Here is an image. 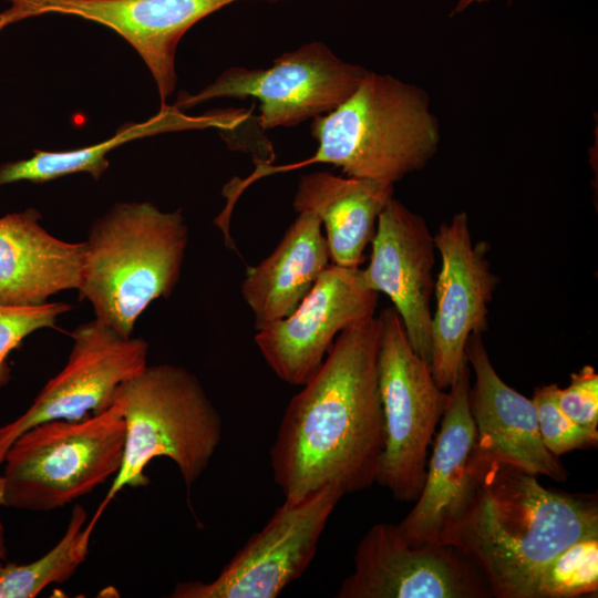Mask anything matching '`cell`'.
<instances>
[{"label":"cell","mask_w":598,"mask_h":598,"mask_svg":"<svg viewBox=\"0 0 598 598\" xmlns=\"http://www.w3.org/2000/svg\"><path fill=\"white\" fill-rule=\"evenodd\" d=\"M381 334L379 316L342 330L320 369L289 401L270 448L285 501L327 487L346 495L375 483L384 447Z\"/></svg>","instance_id":"6da1fadb"},{"label":"cell","mask_w":598,"mask_h":598,"mask_svg":"<svg viewBox=\"0 0 598 598\" xmlns=\"http://www.w3.org/2000/svg\"><path fill=\"white\" fill-rule=\"evenodd\" d=\"M367 73L313 41L281 54L269 68L231 66L197 94H179L174 107L217 97H255L260 102L258 122L264 130L295 126L337 109Z\"/></svg>","instance_id":"ba28073f"},{"label":"cell","mask_w":598,"mask_h":598,"mask_svg":"<svg viewBox=\"0 0 598 598\" xmlns=\"http://www.w3.org/2000/svg\"><path fill=\"white\" fill-rule=\"evenodd\" d=\"M536 476L475 447L443 528L440 544L477 567L492 597L528 598L545 564L574 543L598 536L596 496L551 491Z\"/></svg>","instance_id":"7a4b0ae2"},{"label":"cell","mask_w":598,"mask_h":598,"mask_svg":"<svg viewBox=\"0 0 598 598\" xmlns=\"http://www.w3.org/2000/svg\"><path fill=\"white\" fill-rule=\"evenodd\" d=\"M433 239L441 266L433 293L430 364L436 384L448 390L466 363L470 337L488 327V305L498 277L488 260L489 244L473 241L465 212L441 224Z\"/></svg>","instance_id":"7c38bea8"},{"label":"cell","mask_w":598,"mask_h":598,"mask_svg":"<svg viewBox=\"0 0 598 598\" xmlns=\"http://www.w3.org/2000/svg\"><path fill=\"white\" fill-rule=\"evenodd\" d=\"M124 442L125 422L116 402L80 420L33 425L4 455V507L48 512L87 495L116 475Z\"/></svg>","instance_id":"8992f818"},{"label":"cell","mask_w":598,"mask_h":598,"mask_svg":"<svg viewBox=\"0 0 598 598\" xmlns=\"http://www.w3.org/2000/svg\"><path fill=\"white\" fill-rule=\"evenodd\" d=\"M125 422L121 467L83 529L90 542L107 505L125 487L148 483L144 470L158 456L173 461L187 488L207 470L223 435V421L198 378L174 364L146 365L116 390Z\"/></svg>","instance_id":"5b68a950"},{"label":"cell","mask_w":598,"mask_h":598,"mask_svg":"<svg viewBox=\"0 0 598 598\" xmlns=\"http://www.w3.org/2000/svg\"><path fill=\"white\" fill-rule=\"evenodd\" d=\"M226 118L219 115L193 117L174 106H162L156 116L144 123L126 124L100 144L65 152L34 151L29 158L4 163L0 166V187L21 181L44 183L83 172L99 179L109 167L106 154L128 141L166 131L216 126Z\"/></svg>","instance_id":"44dd1931"},{"label":"cell","mask_w":598,"mask_h":598,"mask_svg":"<svg viewBox=\"0 0 598 598\" xmlns=\"http://www.w3.org/2000/svg\"><path fill=\"white\" fill-rule=\"evenodd\" d=\"M382 322L379 385L384 420V447L375 483L395 499L414 502L424 485L429 448L450 399L431 364L412 348L393 307Z\"/></svg>","instance_id":"52a82bcc"},{"label":"cell","mask_w":598,"mask_h":598,"mask_svg":"<svg viewBox=\"0 0 598 598\" xmlns=\"http://www.w3.org/2000/svg\"><path fill=\"white\" fill-rule=\"evenodd\" d=\"M379 293L360 268L330 264L300 305L286 318L257 331L255 342L276 375L306 384L322 365L338 334L374 316Z\"/></svg>","instance_id":"4fadbf2b"},{"label":"cell","mask_w":598,"mask_h":598,"mask_svg":"<svg viewBox=\"0 0 598 598\" xmlns=\"http://www.w3.org/2000/svg\"><path fill=\"white\" fill-rule=\"evenodd\" d=\"M598 590V536L580 539L543 566L528 598H575Z\"/></svg>","instance_id":"603a6c76"},{"label":"cell","mask_w":598,"mask_h":598,"mask_svg":"<svg viewBox=\"0 0 598 598\" xmlns=\"http://www.w3.org/2000/svg\"><path fill=\"white\" fill-rule=\"evenodd\" d=\"M556 402L561 411L577 424L597 431L598 374L594 367L584 365L570 374L568 386L556 389Z\"/></svg>","instance_id":"484cf974"},{"label":"cell","mask_w":598,"mask_h":598,"mask_svg":"<svg viewBox=\"0 0 598 598\" xmlns=\"http://www.w3.org/2000/svg\"><path fill=\"white\" fill-rule=\"evenodd\" d=\"M557 384L536 388L533 402L545 447L555 456L597 445L598 431L588 430L566 415L556 402Z\"/></svg>","instance_id":"cb8c5ba5"},{"label":"cell","mask_w":598,"mask_h":598,"mask_svg":"<svg viewBox=\"0 0 598 598\" xmlns=\"http://www.w3.org/2000/svg\"><path fill=\"white\" fill-rule=\"evenodd\" d=\"M188 238L181 209L115 204L93 223L84 241L80 300L90 302L95 318L131 337L147 307L173 293Z\"/></svg>","instance_id":"277c9868"},{"label":"cell","mask_w":598,"mask_h":598,"mask_svg":"<svg viewBox=\"0 0 598 598\" xmlns=\"http://www.w3.org/2000/svg\"><path fill=\"white\" fill-rule=\"evenodd\" d=\"M320 218L298 213L275 250L257 266H247L241 295L256 331L288 317L330 265Z\"/></svg>","instance_id":"d6986e66"},{"label":"cell","mask_w":598,"mask_h":598,"mask_svg":"<svg viewBox=\"0 0 598 598\" xmlns=\"http://www.w3.org/2000/svg\"><path fill=\"white\" fill-rule=\"evenodd\" d=\"M0 31L47 13L76 16L106 25L138 52L157 84L162 106L176 84L175 53L182 37L205 17L239 0H7ZM279 1V0H268Z\"/></svg>","instance_id":"5bb4252c"},{"label":"cell","mask_w":598,"mask_h":598,"mask_svg":"<svg viewBox=\"0 0 598 598\" xmlns=\"http://www.w3.org/2000/svg\"><path fill=\"white\" fill-rule=\"evenodd\" d=\"M70 336L65 365L21 415L0 427V467L24 431L45 421L80 420L105 411L118 386L147 365V341L125 337L97 318L78 326Z\"/></svg>","instance_id":"30bf717a"},{"label":"cell","mask_w":598,"mask_h":598,"mask_svg":"<svg viewBox=\"0 0 598 598\" xmlns=\"http://www.w3.org/2000/svg\"><path fill=\"white\" fill-rule=\"evenodd\" d=\"M4 506V482L3 476L0 474V508ZM7 557V546L4 538V529L0 518V561H3Z\"/></svg>","instance_id":"4316f807"},{"label":"cell","mask_w":598,"mask_h":598,"mask_svg":"<svg viewBox=\"0 0 598 598\" xmlns=\"http://www.w3.org/2000/svg\"><path fill=\"white\" fill-rule=\"evenodd\" d=\"M34 208L0 217V305L40 306L76 289L81 282L84 241L69 243L40 224Z\"/></svg>","instance_id":"e0dca14e"},{"label":"cell","mask_w":598,"mask_h":598,"mask_svg":"<svg viewBox=\"0 0 598 598\" xmlns=\"http://www.w3.org/2000/svg\"><path fill=\"white\" fill-rule=\"evenodd\" d=\"M470 390L466 362L448 389V403L427 461L423 488L414 501V507L396 525L410 544H440L443 528L464 489L476 447Z\"/></svg>","instance_id":"ac0fdd59"},{"label":"cell","mask_w":598,"mask_h":598,"mask_svg":"<svg viewBox=\"0 0 598 598\" xmlns=\"http://www.w3.org/2000/svg\"><path fill=\"white\" fill-rule=\"evenodd\" d=\"M353 560L338 598L492 597L481 571L458 549L410 544L390 523H378L364 534Z\"/></svg>","instance_id":"8fae6325"},{"label":"cell","mask_w":598,"mask_h":598,"mask_svg":"<svg viewBox=\"0 0 598 598\" xmlns=\"http://www.w3.org/2000/svg\"><path fill=\"white\" fill-rule=\"evenodd\" d=\"M344 495L327 487L285 501L212 581H183L172 598H275L312 561L320 537Z\"/></svg>","instance_id":"9c48e42d"},{"label":"cell","mask_w":598,"mask_h":598,"mask_svg":"<svg viewBox=\"0 0 598 598\" xmlns=\"http://www.w3.org/2000/svg\"><path fill=\"white\" fill-rule=\"evenodd\" d=\"M489 0H457L454 8L451 11V17L462 14L465 12L470 7L474 4L484 3Z\"/></svg>","instance_id":"83f0119b"},{"label":"cell","mask_w":598,"mask_h":598,"mask_svg":"<svg viewBox=\"0 0 598 598\" xmlns=\"http://www.w3.org/2000/svg\"><path fill=\"white\" fill-rule=\"evenodd\" d=\"M71 309V305L56 301L30 307L0 305V386L9 380L8 355L34 331L53 328L59 317Z\"/></svg>","instance_id":"d4e9b609"},{"label":"cell","mask_w":598,"mask_h":598,"mask_svg":"<svg viewBox=\"0 0 598 598\" xmlns=\"http://www.w3.org/2000/svg\"><path fill=\"white\" fill-rule=\"evenodd\" d=\"M2 565H3V563H2V561H0V568H1V566H2Z\"/></svg>","instance_id":"f1b7e54d"},{"label":"cell","mask_w":598,"mask_h":598,"mask_svg":"<svg viewBox=\"0 0 598 598\" xmlns=\"http://www.w3.org/2000/svg\"><path fill=\"white\" fill-rule=\"evenodd\" d=\"M311 135L318 142L308 159L285 166L257 164L235 188L256 179L315 163L332 164L348 177L394 184L424 168L435 155L440 126L427 93L389 74L368 71L337 109L316 116Z\"/></svg>","instance_id":"3957f363"},{"label":"cell","mask_w":598,"mask_h":598,"mask_svg":"<svg viewBox=\"0 0 598 598\" xmlns=\"http://www.w3.org/2000/svg\"><path fill=\"white\" fill-rule=\"evenodd\" d=\"M393 190L394 184L386 182L313 172L300 177L293 208L320 218L332 264L360 268Z\"/></svg>","instance_id":"ffe728a7"},{"label":"cell","mask_w":598,"mask_h":598,"mask_svg":"<svg viewBox=\"0 0 598 598\" xmlns=\"http://www.w3.org/2000/svg\"><path fill=\"white\" fill-rule=\"evenodd\" d=\"M365 286L386 295L414 351L431 363L436 248L423 216L392 198L379 216Z\"/></svg>","instance_id":"9a60e30c"},{"label":"cell","mask_w":598,"mask_h":598,"mask_svg":"<svg viewBox=\"0 0 598 598\" xmlns=\"http://www.w3.org/2000/svg\"><path fill=\"white\" fill-rule=\"evenodd\" d=\"M465 359L475 377L470 406L477 451L528 473L565 482L567 470L540 439L533 400L507 385L497 374L482 333L470 337Z\"/></svg>","instance_id":"2e32d148"},{"label":"cell","mask_w":598,"mask_h":598,"mask_svg":"<svg viewBox=\"0 0 598 598\" xmlns=\"http://www.w3.org/2000/svg\"><path fill=\"white\" fill-rule=\"evenodd\" d=\"M87 513L75 504L60 540L29 564H3L0 568V598H33L51 584L70 579L86 559L89 544L83 538Z\"/></svg>","instance_id":"7402d4cb"}]
</instances>
